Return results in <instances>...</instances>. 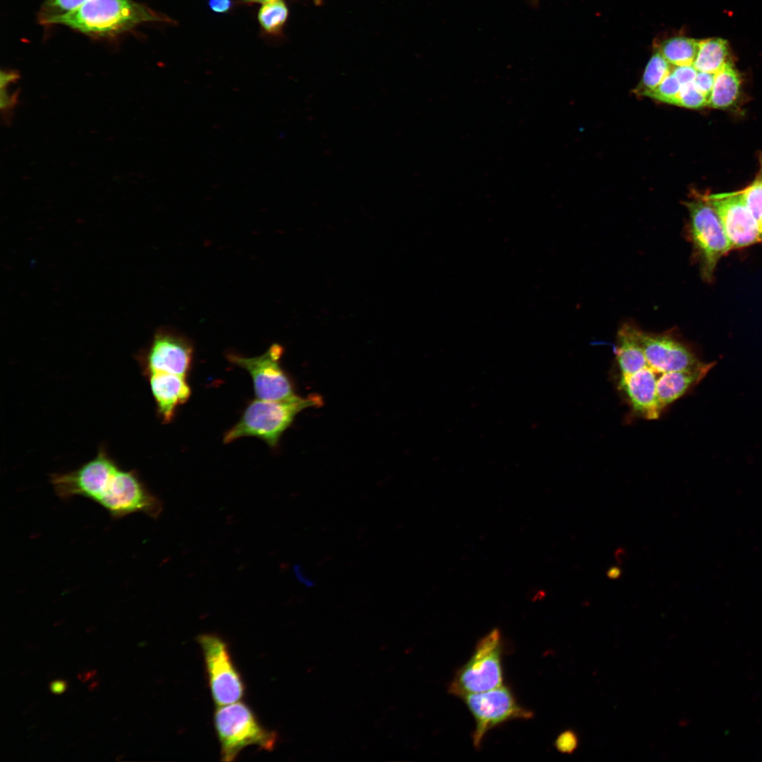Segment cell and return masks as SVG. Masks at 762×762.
<instances>
[{"label": "cell", "mask_w": 762, "mask_h": 762, "mask_svg": "<svg viewBox=\"0 0 762 762\" xmlns=\"http://www.w3.org/2000/svg\"><path fill=\"white\" fill-rule=\"evenodd\" d=\"M289 16L283 0H273L262 4L258 13V23L262 30L270 35L281 33Z\"/></svg>", "instance_id": "obj_17"}, {"label": "cell", "mask_w": 762, "mask_h": 762, "mask_svg": "<svg viewBox=\"0 0 762 762\" xmlns=\"http://www.w3.org/2000/svg\"><path fill=\"white\" fill-rule=\"evenodd\" d=\"M19 78L20 75L16 71L2 70L0 74V87H8L9 85L16 83Z\"/></svg>", "instance_id": "obj_28"}, {"label": "cell", "mask_w": 762, "mask_h": 762, "mask_svg": "<svg viewBox=\"0 0 762 762\" xmlns=\"http://www.w3.org/2000/svg\"><path fill=\"white\" fill-rule=\"evenodd\" d=\"M715 79V73L698 71L694 83L696 87L709 100Z\"/></svg>", "instance_id": "obj_25"}, {"label": "cell", "mask_w": 762, "mask_h": 762, "mask_svg": "<svg viewBox=\"0 0 762 762\" xmlns=\"http://www.w3.org/2000/svg\"><path fill=\"white\" fill-rule=\"evenodd\" d=\"M270 1H273V0H241V2L244 3V4H256V3L264 4L265 2Z\"/></svg>", "instance_id": "obj_33"}, {"label": "cell", "mask_w": 762, "mask_h": 762, "mask_svg": "<svg viewBox=\"0 0 762 762\" xmlns=\"http://www.w3.org/2000/svg\"><path fill=\"white\" fill-rule=\"evenodd\" d=\"M193 353L189 339L173 329L162 327L138 357L145 376L162 373L186 377L191 366Z\"/></svg>", "instance_id": "obj_11"}, {"label": "cell", "mask_w": 762, "mask_h": 762, "mask_svg": "<svg viewBox=\"0 0 762 762\" xmlns=\"http://www.w3.org/2000/svg\"><path fill=\"white\" fill-rule=\"evenodd\" d=\"M208 6L210 8L217 13H226L229 12L233 7L232 0H209Z\"/></svg>", "instance_id": "obj_27"}, {"label": "cell", "mask_w": 762, "mask_h": 762, "mask_svg": "<svg viewBox=\"0 0 762 762\" xmlns=\"http://www.w3.org/2000/svg\"><path fill=\"white\" fill-rule=\"evenodd\" d=\"M737 193L759 224L762 222V176Z\"/></svg>", "instance_id": "obj_20"}, {"label": "cell", "mask_w": 762, "mask_h": 762, "mask_svg": "<svg viewBox=\"0 0 762 762\" xmlns=\"http://www.w3.org/2000/svg\"><path fill=\"white\" fill-rule=\"evenodd\" d=\"M625 550L623 548H619L615 551V557L617 560L622 562L625 556Z\"/></svg>", "instance_id": "obj_32"}, {"label": "cell", "mask_w": 762, "mask_h": 762, "mask_svg": "<svg viewBox=\"0 0 762 762\" xmlns=\"http://www.w3.org/2000/svg\"><path fill=\"white\" fill-rule=\"evenodd\" d=\"M502 654L500 631L495 628L478 641L470 659L456 672L449 692L461 698L502 686Z\"/></svg>", "instance_id": "obj_6"}, {"label": "cell", "mask_w": 762, "mask_h": 762, "mask_svg": "<svg viewBox=\"0 0 762 762\" xmlns=\"http://www.w3.org/2000/svg\"><path fill=\"white\" fill-rule=\"evenodd\" d=\"M616 381L633 413L656 420L698 384L706 363L672 332H649L632 322L619 329L614 346Z\"/></svg>", "instance_id": "obj_1"}, {"label": "cell", "mask_w": 762, "mask_h": 762, "mask_svg": "<svg viewBox=\"0 0 762 762\" xmlns=\"http://www.w3.org/2000/svg\"><path fill=\"white\" fill-rule=\"evenodd\" d=\"M283 352L281 345L274 344L258 356L245 357L231 353L227 358L249 373L258 399L279 401L296 396L292 384L279 363Z\"/></svg>", "instance_id": "obj_10"}, {"label": "cell", "mask_w": 762, "mask_h": 762, "mask_svg": "<svg viewBox=\"0 0 762 762\" xmlns=\"http://www.w3.org/2000/svg\"><path fill=\"white\" fill-rule=\"evenodd\" d=\"M681 85L670 73L664 80L655 89L646 92L643 96L649 97L658 101L676 105Z\"/></svg>", "instance_id": "obj_21"}, {"label": "cell", "mask_w": 762, "mask_h": 762, "mask_svg": "<svg viewBox=\"0 0 762 762\" xmlns=\"http://www.w3.org/2000/svg\"><path fill=\"white\" fill-rule=\"evenodd\" d=\"M708 101L695 86L694 82L681 85L676 105L689 109L708 107Z\"/></svg>", "instance_id": "obj_22"}, {"label": "cell", "mask_w": 762, "mask_h": 762, "mask_svg": "<svg viewBox=\"0 0 762 762\" xmlns=\"http://www.w3.org/2000/svg\"><path fill=\"white\" fill-rule=\"evenodd\" d=\"M689 213V234L702 277L710 280L719 260L732 249L722 222L706 196L684 202Z\"/></svg>", "instance_id": "obj_7"}, {"label": "cell", "mask_w": 762, "mask_h": 762, "mask_svg": "<svg viewBox=\"0 0 762 762\" xmlns=\"http://www.w3.org/2000/svg\"><path fill=\"white\" fill-rule=\"evenodd\" d=\"M51 484L62 500L83 497L99 504L114 519L143 513L157 519L162 502L143 483L136 471L124 470L100 447L97 455L79 468L52 474Z\"/></svg>", "instance_id": "obj_2"}, {"label": "cell", "mask_w": 762, "mask_h": 762, "mask_svg": "<svg viewBox=\"0 0 762 762\" xmlns=\"http://www.w3.org/2000/svg\"><path fill=\"white\" fill-rule=\"evenodd\" d=\"M739 87V75L728 61L715 73L714 83L708 107L715 109H726L731 107L738 97Z\"/></svg>", "instance_id": "obj_14"}, {"label": "cell", "mask_w": 762, "mask_h": 762, "mask_svg": "<svg viewBox=\"0 0 762 762\" xmlns=\"http://www.w3.org/2000/svg\"><path fill=\"white\" fill-rule=\"evenodd\" d=\"M671 64L658 51L648 62L641 80L635 92L644 95L658 87L672 71Z\"/></svg>", "instance_id": "obj_18"}, {"label": "cell", "mask_w": 762, "mask_h": 762, "mask_svg": "<svg viewBox=\"0 0 762 762\" xmlns=\"http://www.w3.org/2000/svg\"><path fill=\"white\" fill-rule=\"evenodd\" d=\"M147 22L173 23L168 16L133 0H87L80 7L54 19L60 24L92 36H114Z\"/></svg>", "instance_id": "obj_3"}, {"label": "cell", "mask_w": 762, "mask_h": 762, "mask_svg": "<svg viewBox=\"0 0 762 762\" xmlns=\"http://www.w3.org/2000/svg\"><path fill=\"white\" fill-rule=\"evenodd\" d=\"M294 569L296 578L305 586L313 587L315 586V581L306 573L300 564L296 565Z\"/></svg>", "instance_id": "obj_29"}, {"label": "cell", "mask_w": 762, "mask_h": 762, "mask_svg": "<svg viewBox=\"0 0 762 762\" xmlns=\"http://www.w3.org/2000/svg\"><path fill=\"white\" fill-rule=\"evenodd\" d=\"M697 72L698 71L693 65L674 66L671 71L681 85L693 83Z\"/></svg>", "instance_id": "obj_26"}, {"label": "cell", "mask_w": 762, "mask_h": 762, "mask_svg": "<svg viewBox=\"0 0 762 762\" xmlns=\"http://www.w3.org/2000/svg\"><path fill=\"white\" fill-rule=\"evenodd\" d=\"M66 688L65 682L61 680H56L50 684V689L54 694L62 693Z\"/></svg>", "instance_id": "obj_30"}, {"label": "cell", "mask_w": 762, "mask_h": 762, "mask_svg": "<svg viewBox=\"0 0 762 762\" xmlns=\"http://www.w3.org/2000/svg\"><path fill=\"white\" fill-rule=\"evenodd\" d=\"M698 47L699 41L675 37L663 41L658 52L673 66L693 65Z\"/></svg>", "instance_id": "obj_16"}, {"label": "cell", "mask_w": 762, "mask_h": 762, "mask_svg": "<svg viewBox=\"0 0 762 762\" xmlns=\"http://www.w3.org/2000/svg\"><path fill=\"white\" fill-rule=\"evenodd\" d=\"M728 62L726 40L720 38L699 41V47L693 66L698 71L715 73Z\"/></svg>", "instance_id": "obj_15"}, {"label": "cell", "mask_w": 762, "mask_h": 762, "mask_svg": "<svg viewBox=\"0 0 762 762\" xmlns=\"http://www.w3.org/2000/svg\"><path fill=\"white\" fill-rule=\"evenodd\" d=\"M320 404L321 399L315 396L303 398L296 395L279 401L254 400L248 405L238 423L226 433L224 442L230 443L242 437H256L275 447L298 413Z\"/></svg>", "instance_id": "obj_4"}, {"label": "cell", "mask_w": 762, "mask_h": 762, "mask_svg": "<svg viewBox=\"0 0 762 762\" xmlns=\"http://www.w3.org/2000/svg\"><path fill=\"white\" fill-rule=\"evenodd\" d=\"M87 1L44 0L40 13V22L44 25H49L54 19L74 11Z\"/></svg>", "instance_id": "obj_19"}, {"label": "cell", "mask_w": 762, "mask_h": 762, "mask_svg": "<svg viewBox=\"0 0 762 762\" xmlns=\"http://www.w3.org/2000/svg\"><path fill=\"white\" fill-rule=\"evenodd\" d=\"M214 725L222 761H234L249 746L272 751L278 740L277 733L265 727L251 708L240 701L217 706Z\"/></svg>", "instance_id": "obj_5"}, {"label": "cell", "mask_w": 762, "mask_h": 762, "mask_svg": "<svg viewBox=\"0 0 762 762\" xmlns=\"http://www.w3.org/2000/svg\"><path fill=\"white\" fill-rule=\"evenodd\" d=\"M146 377L159 418L165 423L171 422L176 409L185 404L191 394L186 377L162 373H151Z\"/></svg>", "instance_id": "obj_13"}, {"label": "cell", "mask_w": 762, "mask_h": 762, "mask_svg": "<svg viewBox=\"0 0 762 762\" xmlns=\"http://www.w3.org/2000/svg\"><path fill=\"white\" fill-rule=\"evenodd\" d=\"M622 574L621 569L617 567H612L610 568L607 572V576L611 579H618Z\"/></svg>", "instance_id": "obj_31"}, {"label": "cell", "mask_w": 762, "mask_h": 762, "mask_svg": "<svg viewBox=\"0 0 762 762\" xmlns=\"http://www.w3.org/2000/svg\"><path fill=\"white\" fill-rule=\"evenodd\" d=\"M760 240L762 241V222L759 224Z\"/></svg>", "instance_id": "obj_34"}, {"label": "cell", "mask_w": 762, "mask_h": 762, "mask_svg": "<svg viewBox=\"0 0 762 762\" xmlns=\"http://www.w3.org/2000/svg\"><path fill=\"white\" fill-rule=\"evenodd\" d=\"M577 744V737L575 733L571 730H567L561 733L555 741L557 749L560 752L566 754L573 752L576 749Z\"/></svg>", "instance_id": "obj_24"}, {"label": "cell", "mask_w": 762, "mask_h": 762, "mask_svg": "<svg viewBox=\"0 0 762 762\" xmlns=\"http://www.w3.org/2000/svg\"><path fill=\"white\" fill-rule=\"evenodd\" d=\"M461 698L471 713L476 728L473 744L480 749L485 734L495 727L514 719H529L532 711L521 706L509 688L501 686L488 691L466 694Z\"/></svg>", "instance_id": "obj_9"}, {"label": "cell", "mask_w": 762, "mask_h": 762, "mask_svg": "<svg viewBox=\"0 0 762 762\" xmlns=\"http://www.w3.org/2000/svg\"><path fill=\"white\" fill-rule=\"evenodd\" d=\"M19 90L10 94L7 87L0 89V109L2 118L6 123L9 122L11 113L18 104Z\"/></svg>", "instance_id": "obj_23"}, {"label": "cell", "mask_w": 762, "mask_h": 762, "mask_svg": "<svg viewBox=\"0 0 762 762\" xmlns=\"http://www.w3.org/2000/svg\"><path fill=\"white\" fill-rule=\"evenodd\" d=\"M198 642L202 651L207 682L215 705L241 701L246 686L227 643L215 634H200Z\"/></svg>", "instance_id": "obj_8"}, {"label": "cell", "mask_w": 762, "mask_h": 762, "mask_svg": "<svg viewBox=\"0 0 762 762\" xmlns=\"http://www.w3.org/2000/svg\"><path fill=\"white\" fill-rule=\"evenodd\" d=\"M706 198L718 214L732 248L761 241L759 224L737 192Z\"/></svg>", "instance_id": "obj_12"}, {"label": "cell", "mask_w": 762, "mask_h": 762, "mask_svg": "<svg viewBox=\"0 0 762 762\" xmlns=\"http://www.w3.org/2000/svg\"><path fill=\"white\" fill-rule=\"evenodd\" d=\"M313 1L317 4L321 3V1H322V0H313Z\"/></svg>", "instance_id": "obj_35"}]
</instances>
